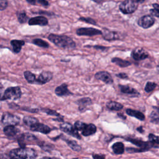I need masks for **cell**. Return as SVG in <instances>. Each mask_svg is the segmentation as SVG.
<instances>
[{"instance_id":"obj_49","label":"cell","mask_w":159,"mask_h":159,"mask_svg":"<svg viewBox=\"0 0 159 159\" xmlns=\"http://www.w3.org/2000/svg\"><path fill=\"white\" fill-rule=\"evenodd\" d=\"M142 129H143V127L141 126V127H138V128L137 129V130L138 131H139L140 132H143V130H142Z\"/></svg>"},{"instance_id":"obj_3","label":"cell","mask_w":159,"mask_h":159,"mask_svg":"<svg viewBox=\"0 0 159 159\" xmlns=\"http://www.w3.org/2000/svg\"><path fill=\"white\" fill-rule=\"evenodd\" d=\"M75 129L77 130L81 131L83 136H89L96 133L97 129L94 124H86L80 120H77L75 123Z\"/></svg>"},{"instance_id":"obj_38","label":"cell","mask_w":159,"mask_h":159,"mask_svg":"<svg viewBox=\"0 0 159 159\" xmlns=\"http://www.w3.org/2000/svg\"><path fill=\"white\" fill-rule=\"evenodd\" d=\"M22 110L31 112V113H35V112H37L39 111L38 109H35V108H30V107H22Z\"/></svg>"},{"instance_id":"obj_28","label":"cell","mask_w":159,"mask_h":159,"mask_svg":"<svg viewBox=\"0 0 159 159\" xmlns=\"http://www.w3.org/2000/svg\"><path fill=\"white\" fill-rule=\"evenodd\" d=\"M23 122L24 123L27 125V126H32L34 124H35V123L38 122V120L35 118V117H34L32 116H25L23 118Z\"/></svg>"},{"instance_id":"obj_8","label":"cell","mask_w":159,"mask_h":159,"mask_svg":"<svg viewBox=\"0 0 159 159\" xmlns=\"http://www.w3.org/2000/svg\"><path fill=\"white\" fill-rule=\"evenodd\" d=\"M60 129L64 132H65L70 135H72L73 137H74L78 139H81V137L79 134L78 130L70 123L64 122V123L60 124Z\"/></svg>"},{"instance_id":"obj_48","label":"cell","mask_w":159,"mask_h":159,"mask_svg":"<svg viewBox=\"0 0 159 159\" xmlns=\"http://www.w3.org/2000/svg\"><path fill=\"white\" fill-rule=\"evenodd\" d=\"M134 1L137 2L138 4H139V3H143L145 0H134Z\"/></svg>"},{"instance_id":"obj_37","label":"cell","mask_w":159,"mask_h":159,"mask_svg":"<svg viewBox=\"0 0 159 159\" xmlns=\"http://www.w3.org/2000/svg\"><path fill=\"white\" fill-rule=\"evenodd\" d=\"M7 0H0V11L4 10L7 7Z\"/></svg>"},{"instance_id":"obj_50","label":"cell","mask_w":159,"mask_h":159,"mask_svg":"<svg viewBox=\"0 0 159 159\" xmlns=\"http://www.w3.org/2000/svg\"><path fill=\"white\" fill-rule=\"evenodd\" d=\"M93 1L96 2H98V3H100V2H102V1H104L105 0H93Z\"/></svg>"},{"instance_id":"obj_15","label":"cell","mask_w":159,"mask_h":159,"mask_svg":"<svg viewBox=\"0 0 159 159\" xmlns=\"http://www.w3.org/2000/svg\"><path fill=\"white\" fill-rule=\"evenodd\" d=\"M53 78V74L52 72L48 71H42L39 76L35 83L39 84H43L50 81Z\"/></svg>"},{"instance_id":"obj_1","label":"cell","mask_w":159,"mask_h":159,"mask_svg":"<svg viewBox=\"0 0 159 159\" xmlns=\"http://www.w3.org/2000/svg\"><path fill=\"white\" fill-rule=\"evenodd\" d=\"M48 40L57 47L64 49H73L76 47V43L70 37L64 35L51 34L48 36Z\"/></svg>"},{"instance_id":"obj_9","label":"cell","mask_w":159,"mask_h":159,"mask_svg":"<svg viewBox=\"0 0 159 159\" xmlns=\"http://www.w3.org/2000/svg\"><path fill=\"white\" fill-rule=\"evenodd\" d=\"M155 22V20L152 15H145L139 19L137 24L140 27L143 29H148L152 27Z\"/></svg>"},{"instance_id":"obj_29","label":"cell","mask_w":159,"mask_h":159,"mask_svg":"<svg viewBox=\"0 0 159 159\" xmlns=\"http://www.w3.org/2000/svg\"><path fill=\"white\" fill-rule=\"evenodd\" d=\"M24 77L27 81L29 83H34L36 81L35 75L29 71H25L24 73Z\"/></svg>"},{"instance_id":"obj_7","label":"cell","mask_w":159,"mask_h":159,"mask_svg":"<svg viewBox=\"0 0 159 159\" xmlns=\"http://www.w3.org/2000/svg\"><path fill=\"white\" fill-rule=\"evenodd\" d=\"M76 34L79 36H94L101 35L102 31L92 27H81L76 30Z\"/></svg>"},{"instance_id":"obj_12","label":"cell","mask_w":159,"mask_h":159,"mask_svg":"<svg viewBox=\"0 0 159 159\" xmlns=\"http://www.w3.org/2000/svg\"><path fill=\"white\" fill-rule=\"evenodd\" d=\"M131 56L134 60L140 61L147 58L148 57V53L143 48L138 47L132 51Z\"/></svg>"},{"instance_id":"obj_10","label":"cell","mask_w":159,"mask_h":159,"mask_svg":"<svg viewBox=\"0 0 159 159\" xmlns=\"http://www.w3.org/2000/svg\"><path fill=\"white\" fill-rule=\"evenodd\" d=\"M102 37L106 40H116L122 39V35L117 32L111 31L107 29H104L102 31Z\"/></svg>"},{"instance_id":"obj_11","label":"cell","mask_w":159,"mask_h":159,"mask_svg":"<svg viewBox=\"0 0 159 159\" xmlns=\"http://www.w3.org/2000/svg\"><path fill=\"white\" fill-rule=\"evenodd\" d=\"M125 140L132 142L134 145L139 147L140 148L145 149L147 150H148V149H150L152 147H157L155 145H153L152 143H151L150 141L149 142H145V141H143V140H139V139H132V138H127Z\"/></svg>"},{"instance_id":"obj_52","label":"cell","mask_w":159,"mask_h":159,"mask_svg":"<svg viewBox=\"0 0 159 159\" xmlns=\"http://www.w3.org/2000/svg\"><path fill=\"white\" fill-rule=\"evenodd\" d=\"M0 71H1V68H0Z\"/></svg>"},{"instance_id":"obj_27","label":"cell","mask_w":159,"mask_h":159,"mask_svg":"<svg viewBox=\"0 0 159 159\" xmlns=\"http://www.w3.org/2000/svg\"><path fill=\"white\" fill-rule=\"evenodd\" d=\"M68 145L75 152H80L81 150V147L75 141V140H65Z\"/></svg>"},{"instance_id":"obj_35","label":"cell","mask_w":159,"mask_h":159,"mask_svg":"<svg viewBox=\"0 0 159 159\" xmlns=\"http://www.w3.org/2000/svg\"><path fill=\"white\" fill-rule=\"evenodd\" d=\"M79 20L82 21V22H84L86 23H88V24H91L92 25H96V22L91 17H81L79 18Z\"/></svg>"},{"instance_id":"obj_20","label":"cell","mask_w":159,"mask_h":159,"mask_svg":"<svg viewBox=\"0 0 159 159\" xmlns=\"http://www.w3.org/2000/svg\"><path fill=\"white\" fill-rule=\"evenodd\" d=\"M119 88L120 91L124 94L139 96L140 93L134 88L128 85H119Z\"/></svg>"},{"instance_id":"obj_23","label":"cell","mask_w":159,"mask_h":159,"mask_svg":"<svg viewBox=\"0 0 159 159\" xmlns=\"http://www.w3.org/2000/svg\"><path fill=\"white\" fill-rule=\"evenodd\" d=\"M112 149L113 152L117 155H121L124 152L125 147L123 143L120 142H117L114 143L112 146Z\"/></svg>"},{"instance_id":"obj_39","label":"cell","mask_w":159,"mask_h":159,"mask_svg":"<svg viewBox=\"0 0 159 159\" xmlns=\"http://www.w3.org/2000/svg\"><path fill=\"white\" fill-rule=\"evenodd\" d=\"M150 12L152 16H155L157 17H159V12L154 8L150 9Z\"/></svg>"},{"instance_id":"obj_25","label":"cell","mask_w":159,"mask_h":159,"mask_svg":"<svg viewBox=\"0 0 159 159\" xmlns=\"http://www.w3.org/2000/svg\"><path fill=\"white\" fill-rule=\"evenodd\" d=\"M111 61L115 64H116L117 65L119 66L120 67L124 68V67H127L131 65V63L127 60H125L123 59H121L120 58H113L111 60Z\"/></svg>"},{"instance_id":"obj_51","label":"cell","mask_w":159,"mask_h":159,"mask_svg":"<svg viewBox=\"0 0 159 159\" xmlns=\"http://www.w3.org/2000/svg\"><path fill=\"white\" fill-rule=\"evenodd\" d=\"M157 71H158V72L159 73V65H158V66H157Z\"/></svg>"},{"instance_id":"obj_5","label":"cell","mask_w":159,"mask_h":159,"mask_svg":"<svg viewBox=\"0 0 159 159\" xmlns=\"http://www.w3.org/2000/svg\"><path fill=\"white\" fill-rule=\"evenodd\" d=\"M22 92L19 86L7 88L4 91V100L13 99L17 100L21 97Z\"/></svg>"},{"instance_id":"obj_24","label":"cell","mask_w":159,"mask_h":159,"mask_svg":"<svg viewBox=\"0 0 159 159\" xmlns=\"http://www.w3.org/2000/svg\"><path fill=\"white\" fill-rule=\"evenodd\" d=\"M106 106L109 109L112 111H120L124 107L122 104L114 101H111L108 102L106 104Z\"/></svg>"},{"instance_id":"obj_4","label":"cell","mask_w":159,"mask_h":159,"mask_svg":"<svg viewBox=\"0 0 159 159\" xmlns=\"http://www.w3.org/2000/svg\"><path fill=\"white\" fill-rule=\"evenodd\" d=\"M139 4L134 0H125L119 5V10L124 14L134 12L138 8Z\"/></svg>"},{"instance_id":"obj_36","label":"cell","mask_w":159,"mask_h":159,"mask_svg":"<svg viewBox=\"0 0 159 159\" xmlns=\"http://www.w3.org/2000/svg\"><path fill=\"white\" fill-rule=\"evenodd\" d=\"M127 152L129 153H135V152H143L147 151V150L140 148H127L126 149Z\"/></svg>"},{"instance_id":"obj_34","label":"cell","mask_w":159,"mask_h":159,"mask_svg":"<svg viewBox=\"0 0 159 159\" xmlns=\"http://www.w3.org/2000/svg\"><path fill=\"white\" fill-rule=\"evenodd\" d=\"M41 111L48 115H51V116H55L57 117H61V115L58 113L57 111L52 110V109H42Z\"/></svg>"},{"instance_id":"obj_6","label":"cell","mask_w":159,"mask_h":159,"mask_svg":"<svg viewBox=\"0 0 159 159\" xmlns=\"http://www.w3.org/2000/svg\"><path fill=\"white\" fill-rule=\"evenodd\" d=\"M1 121L6 125H16L20 122V117L9 112H4L2 116Z\"/></svg>"},{"instance_id":"obj_30","label":"cell","mask_w":159,"mask_h":159,"mask_svg":"<svg viewBox=\"0 0 159 159\" xmlns=\"http://www.w3.org/2000/svg\"><path fill=\"white\" fill-rule=\"evenodd\" d=\"M32 43L40 47H42V48L49 47V44L46 41L41 39H35L32 40Z\"/></svg>"},{"instance_id":"obj_43","label":"cell","mask_w":159,"mask_h":159,"mask_svg":"<svg viewBox=\"0 0 159 159\" xmlns=\"http://www.w3.org/2000/svg\"><path fill=\"white\" fill-rule=\"evenodd\" d=\"M152 6L154 9H155L158 12H159V4L157 3H153L152 4Z\"/></svg>"},{"instance_id":"obj_33","label":"cell","mask_w":159,"mask_h":159,"mask_svg":"<svg viewBox=\"0 0 159 159\" xmlns=\"http://www.w3.org/2000/svg\"><path fill=\"white\" fill-rule=\"evenodd\" d=\"M148 139L149 141L155 146L159 145V136L155 135L153 134H150L148 135Z\"/></svg>"},{"instance_id":"obj_45","label":"cell","mask_w":159,"mask_h":159,"mask_svg":"<svg viewBox=\"0 0 159 159\" xmlns=\"http://www.w3.org/2000/svg\"><path fill=\"white\" fill-rule=\"evenodd\" d=\"M0 100H4V93L2 92L1 89H0Z\"/></svg>"},{"instance_id":"obj_13","label":"cell","mask_w":159,"mask_h":159,"mask_svg":"<svg viewBox=\"0 0 159 159\" xmlns=\"http://www.w3.org/2000/svg\"><path fill=\"white\" fill-rule=\"evenodd\" d=\"M95 78L103 81L106 84H112L113 83V80L110 73L105 71H101L97 72L95 74Z\"/></svg>"},{"instance_id":"obj_32","label":"cell","mask_w":159,"mask_h":159,"mask_svg":"<svg viewBox=\"0 0 159 159\" xmlns=\"http://www.w3.org/2000/svg\"><path fill=\"white\" fill-rule=\"evenodd\" d=\"M157 86V84L154 82H151L148 81L146 83L145 86V91L147 93H150L152 91H153Z\"/></svg>"},{"instance_id":"obj_18","label":"cell","mask_w":159,"mask_h":159,"mask_svg":"<svg viewBox=\"0 0 159 159\" xmlns=\"http://www.w3.org/2000/svg\"><path fill=\"white\" fill-rule=\"evenodd\" d=\"M55 93L58 96H65L72 94L68 88V85L65 83H63L60 86H57L55 89Z\"/></svg>"},{"instance_id":"obj_46","label":"cell","mask_w":159,"mask_h":159,"mask_svg":"<svg viewBox=\"0 0 159 159\" xmlns=\"http://www.w3.org/2000/svg\"><path fill=\"white\" fill-rule=\"evenodd\" d=\"M29 3L31 4H35L36 3V0H26Z\"/></svg>"},{"instance_id":"obj_16","label":"cell","mask_w":159,"mask_h":159,"mask_svg":"<svg viewBox=\"0 0 159 159\" xmlns=\"http://www.w3.org/2000/svg\"><path fill=\"white\" fill-rule=\"evenodd\" d=\"M28 23L30 25H38L44 26L48 24V19L43 16H37L29 19Z\"/></svg>"},{"instance_id":"obj_14","label":"cell","mask_w":159,"mask_h":159,"mask_svg":"<svg viewBox=\"0 0 159 159\" xmlns=\"http://www.w3.org/2000/svg\"><path fill=\"white\" fill-rule=\"evenodd\" d=\"M30 130L35 132H39L44 134H47L50 133L52 130L51 128H50L48 125H45L42 123H39V122L34 124L33 125L30 127Z\"/></svg>"},{"instance_id":"obj_31","label":"cell","mask_w":159,"mask_h":159,"mask_svg":"<svg viewBox=\"0 0 159 159\" xmlns=\"http://www.w3.org/2000/svg\"><path fill=\"white\" fill-rule=\"evenodd\" d=\"M17 17L18 21L21 24L26 22L27 21V20L29 19L25 12H24V11L18 12L17 13Z\"/></svg>"},{"instance_id":"obj_47","label":"cell","mask_w":159,"mask_h":159,"mask_svg":"<svg viewBox=\"0 0 159 159\" xmlns=\"http://www.w3.org/2000/svg\"><path fill=\"white\" fill-rule=\"evenodd\" d=\"M93 47L95 48H96V49H98V48H100L101 50H102V49H106V47H101V46H94Z\"/></svg>"},{"instance_id":"obj_26","label":"cell","mask_w":159,"mask_h":159,"mask_svg":"<svg viewBox=\"0 0 159 159\" xmlns=\"http://www.w3.org/2000/svg\"><path fill=\"white\" fill-rule=\"evenodd\" d=\"M150 121L153 123L157 124L159 122V107H155L149 116Z\"/></svg>"},{"instance_id":"obj_21","label":"cell","mask_w":159,"mask_h":159,"mask_svg":"<svg viewBox=\"0 0 159 159\" xmlns=\"http://www.w3.org/2000/svg\"><path fill=\"white\" fill-rule=\"evenodd\" d=\"M11 44L12 47L13 52L16 53H18L20 52L22 47L24 45L25 42L20 40H12L11 41Z\"/></svg>"},{"instance_id":"obj_2","label":"cell","mask_w":159,"mask_h":159,"mask_svg":"<svg viewBox=\"0 0 159 159\" xmlns=\"http://www.w3.org/2000/svg\"><path fill=\"white\" fill-rule=\"evenodd\" d=\"M9 156L12 158H35L37 157L36 152L30 148H26L25 147H21L16 149H13L10 151Z\"/></svg>"},{"instance_id":"obj_17","label":"cell","mask_w":159,"mask_h":159,"mask_svg":"<svg viewBox=\"0 0 159 159\" xmlns=\"http://www.w3.org/2000/svg\"><path fill=\"white\" fill-rule=\"evenodd\" d=\"M79 111L81 112L86 111L88 106L92 104V101L89 98H83L77 101Z\"/></svg>"},{"instance_id":"obj_19","label":"cell","mask_w":159,"mask_h":159,"mask_svg":"<svg viewBox=\"0 0 159 159\" xmlns=\"http://www.w3.org/2000/svg\"><path fill=\"white\" fill-rule=\"evenodd\" d=\"M3 132L6 136L9 138H14L16 137L19 133V130L15 125H7L3 129Z\"/></svg>"},{"instance_id":"obj_41","label":"cell","mask_w":159,"mask_h":159,"mask_svg":"<svg viewBox=\"0 0 159 159\" xmlns=\"http://www.w3.org/2000/svg\"><path fill=\"white\" fill-rule=\"evenodd\" d=\"M116 76H117L118 78H122V79H126V78H128L127 75L125 73H120L116 74Z\"/></svg>"},{"instance_id":"obj_44","label":"cell","mask_w":159,"mask_h":159,"mask_svg":"<svg viewBox=\"0 0 159 159\" xmlns=\"http://www.w3.org/2000/svg\"><path fill=\"white\" fill-rule=\"evenodd\" d=\"M9 106L11 107V108H12V109H16V107H19V106L17 105H16V104H14V103H11V104H9Z\"/></svg>"},{"instance_id":"obj_42","label":"cell","mask_w":159,"mask_h":159,"mask_svg":"<svg viewBox=\"0 0 159 159\" xmlns=\"http://www.w3.org/2000/svg\"><path fill=\"white\" fill-rule=\"evenodd\" d=\"M93 158L94 159H104L105 158V156L103 155H101V154H93Z\"/></svg>"},{"instance_id":"obj_40","label":"cell","mask_w":159,"mask_h":159,"mask_svg":"<svg viewBox=\"0 0 159 159\" xmlns=\"http://www.w3.org/2000/svg\"><path fill=\"white\" fill-rule=\"evenodd\" d=\"M37 1L40 4L42 5L43 6H45V7H47L49 5V3L47 0H37Z\"/></svg>"},{"instance_id":"obj_22","label":"cell","mask_w":159,"mask_h":159,"mask_svg":"<svg viewBox=\"0 0 159 159\" xmlns=\"http://www.w3.org/2000/svg\"><path fill=\"white\" fill-rule=\"evenodd\" d=\"M125 112H126L127 114H128L129 116L134 117L140 120H144V119H145L144 114L139 111H136V110H134V109H126Z\"/></svg>"}]
</instances>
